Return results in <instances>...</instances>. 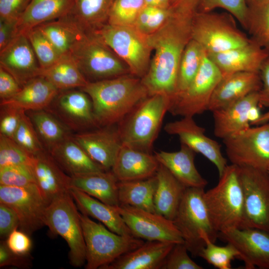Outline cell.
Listing matches in <instances>:
<instances>
[{"label": "cell", "instance_id": "ffe728a7", "mask_svg": "<svg viewBox=\"0 0 269 269\" xmlns=\"http://www.w3.org/2000/svg\"><path fill=\"white\" fill-rule=\"evenodd\" d=\"M72 138L105 170H111L122 146L118 125L100 127L76 133Z\"/></svg>", "mask_w": 269, "mask_h": 269}, {"label": "cell", "instance_id": "6125c7cd", "mask_svg": "<svg viewBox=\"0 0 269 269\" xmlns=\"http://www.w3.org/2000/svg\"><path fill=\"white\" fill-rule=\"evenodd\" d=\"M268 122H269V110L263 114H261L260 117L251 123V125L258 126Z\"/></svg>", "mask_w": 269, "mask_h": 269}, {"label": "cell", "instance_id": "4dcf8cb0", "mask_svg": "<svg viewBox=\"0 0 269 269\" xmlns=\"http://www.w3.org/2000/svg\"><path fill=\"white\" fill-rule=\"evenodd\" d=\"M155 175V212L173 221L187 187L160 163Z\"/></svg>", "mask_w": 269, "mask_h": 269}, {"label": "cell", "instance_id": "277c9868", "mask_svg": "<svg viewBox=\"0 0 269 269\" xmlns=\"http://www.w3.org/2000/svg\"><path fill=\"white\" fill-rule=\"evenodd\" d=\"M170 100L166 95H149L118 125L123 144L151 153Z\"/></svg>", "mask_w": 269, "mask_h": 269}, {"label": "cell", "instance_id": "ee69618b", "mask_svg": "<svg viewBox=\"0 0 269 269\" xmlns=\"http://www.w3.org/2000/svg\"><path fill=\"white\" fill-rule=\"evenodd\" d=\"M173 12L170 7L144 6L138 15L134 27L143 34H150L162 27Z\"/></svg>", "mask_w": 269, "mask_h": 269}, {"label": "cell", "instance_id": "e575fe53", "mask_svg": "<svg viewBox=\"0 0 269 269\" xmlns=\"http://www.w3.org/2000/svg\"><path fill=\"white\" fill-rule=\"evenodd\" d=\"M44 148L49 152L72 135V132L45 109L25 111Z\"/></svg>", "mask_w": 269, "mask_h": 269}, {"label": "cell", "instance_id": "6da1fadb", "mask_svg": "<svg viewBox=\"0 0 269 269\" xmlns=\"http://www.w3.org/2000/svg\"><path fill=\"white\" fill-rule=\"evenodd\" d=\"M194 15L173 11L162 27L146 36L155 51L148 70L141 79L149 95L163 94L170 100L175 95L179 63L191 39Z\"/></svg>", "mask_w": 269, "mask_h": 269}, {"label": "cell", "instance_id": "f907efd6", "mask_svg": "<svg viewBox=\"0 0 269 269\" xmlns=\"http://www.w3.org/2000/svg\"><path fill=\"white\" fill-rule=\"evenodd\" d=\"M25 112L12 107L0 106V134L12 139Z\"/></svg>", "mask_w": 269, "mask_h": 269}, {"label": "cell", "instance_id": "d4e9b609", "mask_svg": "<svg viewBox=\"0 0 269 269\" xmlns=\"http://www.w3.org/2000/svg\"><path fill=\"white\" fill-rule=\"evenodd\" d=\"M159 163L154 154L123 143L111 170L119 181L154 176Z\"/></svg>", "mask_w": 269, "mask_h": 269}, {"label": "cell", "instance_id": "1f68e13d", "mask_svg": "<svg viewBox=\"0 0 269 269\" xmlns=\"http://www.w3.org/2000/svg\"><path fill=\"white\" fill-rule=\"evenodd\" d=\"M118 180L111 170L71 176L70 188H74L109 205H120Z\"/></svg>", "mask_w": 269, "mask_h": 269}, {"label": "cell", "instance_id": "7a4b0ae2", "mask_svg": "<svg viewBox=\"0 0 269 269\" xmlns=\"http://www.w3.org/2000/svg\"><path fill=\"white\" fill-rule=\"evenodd\" d=\"M127 74L88 82L79 89L91 99L99 127L117 125L149 95L141 79Z\"/></svg>", "mask_w": 269, "mask_h": 269}, {"label": "cell", "instance_id": "d6986e66", "mask_svg": "<svg viewBox=\"0 0 269 269\" xmlns=\"http://www.w3.org/2000/svg\"><path fill=\"white\" fill-rule=\"evenodd\" d=\"M259 92L212 112L214 135L222 139L243 131L258 119L260 111Z\"/></svg>", "mask_w": 269, "mask_h": 269}, {"label": "cell", "instance_id": "9a60e30c", "mask_svg": "<svg viewBox=\"0 0 269 269\" xmlns=\"http://www.w3.org/2000/svg\"><path fill=\"white\" fill-rule=\"evenodd\" d=\"M116 207L134 236L146 241L184 243L172 220L156 212L127 205Z\"/></svg>", "mask_w": 269, "mask_h": 269}, {"label": "cell", "instance_id": "7c38bea8", "mask_svg": "<svg viewBox=\"0 0 269 269\" xmlns=\"http://www.w3.org/2000/svg\"><path fill=\"white\" fill-rule=\"evenodd\" d=\"M244 193L242 228L269 232V174L248 166H238Z\"/></svg>", "mask_w": 269, "mask_h": 269}, {"label": "cell", "instance_id": "bcb514c9", "mask_svg": "<svg viewBox=\"0 0 269 269\" xmlns=\"http://www.w3.org/2000/svg\"><path fill=\"white\" fill-rule=\"evenodd\" d=\"M12 139L22 149L33 156L45 149L25 112Z\"/></svg>", "mask_w": 269, "mask_h": 269}, {"label": "cell", "instance_id": "680465c9", "mask_svg": "<svg viewBox=\"0 0 269 269\" xmlns=\"http://www.w3.org/2000/svg\"><path fill=\"white\" fill-rule=\"evenodd\" d=\"M17 20L0 19V51L17 35Z\"/></svg>", "mask_w": 269, "mask_h": 269}, {"label": "cell", "instance_id": "7402d4cb", "mask_svg": "<svg viewBox=\"0 0 269 269\" xmlns=\"http://www.w3.org/2000/svg\"><path fill=\"white\" fill-rule=\"evenodd\" d=\"M32 169L36 184L48 205L69 192L71 176L46 150L34 155Z\"/></svg>", "mask_w": 269, "mask_h": 269}, {"label": "cell", "instance_id": "e0dca14e", "mask_svg": "<svg viewBox=\"0 0 269 269\" xmlns=\"http://www.w3.org/2000/svg\"><path fill=\"white\" fill-rule=\"evenodd\" d=\"M218 239L235 247L245 269H269V232L256 228H232L219 232Z\"/></svg>", "mask_w": 269, "mask_h": 269}, {"label": "cell", "instance_id": "60d3db41", "mask_svg": "<svg viewBox=\"0 0 269 269\" xmlns=\"http://www.w3.org/2000/svg\"><path fill=\"white\" fill-rule=\"evenodd\" d=\"M248 19L246 29L251 38L259 40L269 28V0H246Z\"/></svg>", "mask_w": 269, "mask_h": 269}, {"label": "cell", "instance_id": "3957f363", "mask_svg": "<svg viewBox=\"0 0 269 269\" xmlns=\"http://www.w3.org/2000/svg\"><path fill=\"white\" fill-rule=\"evenodd\" d=\"M204 197L212 223L218 233L242 228L244 193L238 166L227 165L217 184L205 191Z\"/></svg>", "mask_w": 269, "mask_h": 269}, {"label": "cell", "instance_id": "ab89813d", "mask_svg": "<svg viewBox=\"0 0 269 269\" xmlns=\"http://www.w3.org/2000/svg\"><path fill=\"white\" fill-rule=\"evenodd\" d=\"M201 238L205 245L198 256L219 269H232V261L239 257V253L235 247L230 243L225 246H217L210 241L205 233L201 235Z\"/></svg>", "mask_w": 269, "mask_h": 269}, {"label": "cell", "instance_id": "11a10c76", "mask_svg": "<svg viewBox=\"0 0 269 269\" xmlns=\"http://www.w3.org/2000/svg\"><path fill=\"white\" fill-rule=\"evenodd\" d=\"M31 0H0V19L18 20Z\"/></svg>", "mask_w": 269, "mask_h": 269}, {"label": "cell", "instance_id": "94428289", "mask_svg": "<svg viewBox=\"0 0 269 269\" xmlns=\"http://www.w3.org/2000/svg\"><path fill=\"white\" fill-rule=\"evenodd\" d=\"M171 0H144V6L170 8Z\"/></svg>", "mask_w": 269, "mask_h": 269}, {"label": "cell", "instance_id": "4fadbf2b", "mask_svg": "<svg viewBox=\"0 0 269 269\" xmlns=\"http://www.w3.org/2000/svg\"><path fill=\"white\" fill-rule=\"evenodd\" d=\"M231 164L264 171L269 167V122L239 132L223 139Z\"/></svg>", "mask_w": 269, "mask_h": 269}, {"label": "cell", "instance_id": "db71d44e", "mask_svg": "<svg viewBox=\"0 0 269 269\" xmlns=\"http://www.w3.org/2000/svg\"><path fill=\"white\" fill-rule=\"evenodd\" d=\"M29 236L17 229L13 231L5 241L8 249L12 252L20 255H27L30 254L32 247Z\"/></svg>", "mask_w": 269, "mask_h": 269}, {"label": "cell", "instance_id": "52a82bcc", "mask_svg": "<svg viewBox=\"0 0 269 269\" xmlns=\"http://www.w3.org/2000/svg\"><path fill=\"white\" fill-rule=\"evenodd\" d=\"M191 38L207 53L224 52L252 41L237 27L233 16L228 13L196 11L191 24Z\"/></svg>", "mask_w": 269, "mask_h": 269}, {"label": "cell", "instance_id": "9c48e42d", "mask_svg": "<svg viewBox=\"0 0 269 269\" xmlns=\"http://www.w3.org/2000/svg\"><path fill=\"white\" fill-rule=\"evenodd\" d=\"M78 209L69 192L51 202L45 214V226L53 235H59L66 242L69 263L75 268L86 263L85 243Z\"/></svg>", "mask_w": 269, "mask_h": 269}, {"label": "cell", "instance_id": "f546056e", "mask_svg": "<svg viewBox=\"0 0 269 269\" xmlns=\"http://www.w3.org/2000/svg\"><path fill=\"white\" fill-rule=\"evenodd\" d=\"M75 0H31L17 20V34H25L42 23L67 16Z\"/></svg>", "mask_w": 269, "mask_h": 269}, {"label": "cell", "instance_id": "be15d7a7", "mask_svg": "<svg viewBox=\"0 0 269 269\" xmlns=\"http://www.w3.org/2000/svg\"><path fill=\"white\" fill-rule=\"evenodd\" d=\"M268 173L269 174V167L268 169Z\"/></svg>", "mask_w": 269, "mask_h": 269}, {"label": "cell", "instance_id": "8fae6325", "mask_svg": "<svg viewBox=\"0 0 269 269\" xmlns=\"http://www.w3.org/2000/svg\"><path fill=\"white\" fill-rule=\"evenodd\" d=\"M222 74L205 51L200 67L182 93L170 100L168 112L173 116L192 117L208 111L213 92Z\"/></svg>", "mask_w": 269, "mask_h": 269}, {"label": "cell", "instance_id": "cb8c5ba5", "mask_svg": "<svg viewBox=\"0 0 269 269\" xmlns=\"http://www.w3.org/2000/svg\"><path fill=\"white\" fill-rule=\"evenodd\" d=\"M259 72H239L223 76L216 86L208 111L224 108L262 88Z\"/></svg>", "mask_w": 269, "mask_h": 269}, {"label": "cell", "instance_id": "7dc6e473", "mask_svg": "<svg viewBox=\"0 0 269 269\" xmlns=\"http://www.w3.org/2000/svg\"><path fill=\"white\" fill-rule=\"evenodd\" d=\"M218 7L227 10L246 29L248 19L246 0H200L197 11L208 12Z\"/></svg>", "mask_w": 269, "mask_h": 269}, {"label": "cell", "instance_id": "f1b7e54d", "mask_svg": "<svg viewBox=\"0 0 269 269\" xmlns=\"http://www.w3.org/2000/svg\"><path fill=\"white\" fill-rule=\"evenodd\" d=\"M69 192L82 214L98 220L118 234L133 236L116 207L74 188H71Z\"/></svg>", "mask_w": 269, "mask_h": 269}, {"label": "cell", "instance_id": "8d00e7d4", "mask_svg": "<svg viewBox=\"0 0 269 269\" xmlns=\"http://www.w3.org/2000/svg\"><path fill=\"white\" fill-rule=\"evenodd\" d=\"M156 185L155 175L144 179L119 181L118 191L120 204L155 212L153 200Z\"/></svg>", "mask_w": 269, "mask_h": 269}, {"label": "cell", "instance_id": "f5cc1de1", "mask_svg": "<svg viewBox=\"0 0 269 269\" xmlns=\"http://www.w3.org/2000/svg\"><path fill=\"white\" fill-rule=\"evenodd\" d=\"M19 220L16 212L7 205L0 202V237L5 240L14 230L19 229Z\"/></svg>", "mask_w": 269, "mask_h": 269}, {"label": "cell", "instance_id": "5bb4252c", "mask_svg": "<svg viewBox=\"0 0 269 269\" xmlns=\"http://www.w3.org/2000/svg\"><path fill=\"white\" fill-rule=\"evenodd\" d=\"M0 202L16 212L20 222L19 229L29 236L45 226L48 204L36 184L24 187L0 185Z\"/></svg>", "mask_w": 269, "mask_h": 269}, {"label": "cell", "instance_id": "ba28073f", "mask_svg": "<svg viewBox=\"0 0 269 269\" xmlns=\"http://www.w3.org/2000/svg\"><path fill=\"white\" fill-rule=\"evenodd\" d=\"M127 64L133 75L143 78L149 67L150 50L146 36L134 26L103 24L91 31Z\"/></svg>", "mask_w": 269, "mask_h": 269}, {"label": "cell", "instance_id": "484cf974", "mask_svg": "<svg viewBox=\"0 0 269 269\" xmlns=\"http://www.w3.org/2000/svg\"><path fill=\"white\" fill-rule=\"evenodd\" d=\"M175 244L146 241L101 269H161Z\"/></svg>", "mask_w": 269, "mask_h": 269}, {"label": "cell", "instance_id": "5b68a950", "mask_svg": "<svg viewBox=\"0 0 269 269\" xmlns=\"http://www.w3.org/2000/svg\"><path fill=\"white\" fill-rule=\"evenodd\" d=\"M204 188L187 187L173 220L180 231L184 244L193 256L197 257L205 247L202 239L207 234L213 243L218 239L204 197Z\"/></svg>", "mask_w": 269, "mask_h": 269}, {"label": "cell", "instance_id": "d6a6232c", "mask_svg": "<svg viewBox=\"0 0 269 269\" xmlns=\"http://www.w3.org/2000/svg\"><path fill=\"white\" fill-rule=\"evenodd\" d=\"M49 153L70 176L106 170L91 159L72 136L57 145Z\"/></svg>", "mask_w": 269, "mask_h": 269}, {"label": "cell", "instance_id": "b9f144b4", "mask_svg": "<svg viewBox=\"0 0 269 269\" xmlns=\"http://www.w3.org/2000/svg\"><path fill=\"white\" fill-rule=\"evenodd\" d=\"M144 6V0H114L109 13V23L134 26L138 15Z\"/></svg>", "mask_w": 269, "mask_h": 269}, {"label": "cell", "instance_id": "44dd1931", "mask_svg": "<svg viewBox=\"0 0 269 269\" xmlns=\"http://www.w3.org/2000/svg\"><path fill=\"white\" fill-rule=\"evenodd\" d=\"M0 67L12 75L21 87L38 76L40 67L25 34H18L0 51Z\"/></svg>", "mask_w": 269, "mask_h": 269}, {"label": "cell", "instance_id": "74e56055", "mask_svg": "<svg viewBox=\"0 0 269 269\" xmlns=\"http://www.w3.org/2000/svg\"><path fill=\"white\" fill-rule=\"evenodd\" d=\"M114 0H75L70 12L67 15L87 32L99 27L108 19Z\"/></svg>", "mask_w": 269, "mask_h": 269}, {"label": "cell", "instance_id": "7bdbcfd3", "mask_svg": "<svg viewBox=\"0 0 269 269\" xmlns=\"http://www.w3.org/2000/svg\"><path fill=\"white\" fill-rule=\"evenodd\" d=\"M25 34L30 42L41 68L49 67L62 56L37 27L30 29Z\"/></svg>", "mask_w": 269, "mask_h": 269}, {"label": "cell", "instance_id": "c3c4849f", "mask_svg": "<svg viewBox=\"0 0 269 269\" xmlns=\"http://www.w3.org/2000/svg\"><path fill=\"white\" fill-rule=\"evenodd\" d=\"M36 184L31 167L10 165L0 167V185L24 187Z\"/></svg>", "mask_w": 269, "mask_h": 269}, {"label": "cell", "instance_id": "8992f818", "mask_svg": "<svg viewBox=\"0 0 269 269\" xmlns=\"http://www.w3.org/2000/svg\"><path fill=\"white\" fill-rule=\"evenodd\" d=\"M86 249V269H101L123 254L141 246L143 240L118 234L101 223L80 213Z\"/></svg>", "mask_w": 269, "mask_h": 269}, {"label": "cell", "instance_id": "91938a15", "mask_svg": "<svg viewBox=\"0 0 269 269\" xmlns=\"http://www.w3.org/2000/svg\"><path fill=\"white\" fill-rule=\"evenodd\" d=\"M200 0H171L170 7L175 12L194 14Z\"/></svg>", "mask_w": 269, "mask_h": 269}, {"label": "cell", "instance_id": "2e32d148", "mask_svg": "<svg viewBox=\"0 0 269 269\" xmlns=\"http://www.w3.org/2000/svg\"><path fill=\"white\" fill-rule=\"evenodd\" d=\"M45 110L71 132L79 133L99 127L91 99L80 89L59 91Z\"/></svg>", "mask_w": 269, "mask_h": 269}, {"label": "cell", "instance_id": "9f6ffc18", "mask_svg": "<svg viewBox=\"0 0 269 269\" xmlns=\"http://www.w3.org/2000/svg\"><path fill=\"white\" fill-rule=\"evenodd\" d=\"M20 89L21 87L13 76L0 67V101L12 97Z\"/></svg>", "mask_w": 269, "mask_h": 269}, {"label": "cell", "instance_id": "681fc988", "mask_svg": "<svg viewBox=\"0 0 269 269\" xmlns=\"http://www.w3.org/2000/svg\"><path fill=\"white\" fill-rule=\"evenodd\" d=\"M188 252L184 243L175 244L166 257L161 269H203L190 258Z\"/></svg>", "mask_w": 269, "mask_h": 269}, {"label": "cell", "instance_id": "4316f807", "mask_svg": "<svg viewBox=\"0 0 269 269\" xmlns=\"http://www.w3.org/2000/svg\"><path fill=\"white\" fill-rule=\"evenodd\" d=\"M196 152L186 145L181 143L179 150L155 152L158 162L165 167L186 187L203 188L207 181L197 169L194 159Z\"/></svg>", "mask_w": 269, "mask_h": 269}, {"label": "cell", "instance_id": "816d5d0a", "mask_svg": "<svg viewBox=\"0 0 269 269\" xmlns=\"http://www.w3.org/2000/svg\"><path fill=\"white\" fill-rule=\"evenodd\" d=\"M32 266L30 254L20 255L11 251L5 240L0 242V267H14L20 269H29Z\"/></svg>", "mask_w": 269, "mask_h": 269}, {"label": "cell", "instance_id": "6f0895ef", "mask_svg": "<svg viewBox=\"0 0 269 269\" xmlns=\"http://www.w3.org/2000/svg\"><path fill=\"white\" fill-rule=\"evenodd\" d=\"M259 73L262 83V88L259 91V106L269 108V51L261 64Z\"/></svg>", "mask_w": 269, "mask_h": 269}, {"label": "cell", "instance_id": "ac0fdd59", "mask_svg": "<svg viewBox=\"0 0 269 269\" xmlns=\"http://www.w3.org/2000/svg\"><path fill=\"white\" fill-rule=\"evenodd\" d=\"M164 130L169 134L178 136L181 143L211 161L216 167L219 177L222 174L228 164L221 152V145L205 134V129L198 125L193 117H183L179 120L168 122Z\"/></svg>", "mask_w": 269, "mask_h": 269}, {"label": "cell", "instance_id": "f35d334b", "mask_svg": "<svg viewBox=\"0 0 269 269\" xmlns=\"http://www.w3.org/2000/svg\"><path fill=\"white\" fill-rule=\"evenodd\" d=\"M205 53V50L199 43L192 38L190 40L181 58L176 92L171 99L182 93L189 86L200 67Z\"/></svg>", "mask_w": 269, "mask_h": 269}, {"label": "cell", "instance_id": "603a6c76", "mask_svg": "<svg viewBox=\"0 0 269 269\" xmlns=\"http://www.w3.org/2000/svg\"><path fill=\"white\" fill-rule=\"evenodd\" d=\"M269 49L252 38L245 45L216 53H207L220 70L222 77L239 72H259Z\"/></svg>", "mask_w": 269, "mask_h": 269}, {"label": "cell", "instance_id": "83f0119b", "mask_svg": "<svg viewBox=\"0 0 269 269\" xmlns=\"http://www.w3.org/2000/svg\"><path fill=\"white\" fill-rule=\"evenodd\" d=\"M59 90L41 76L36 77L21 87L12 97L0 101V106L25 111L45 109Z\"/></svg>", "mask_w": 269, "mask_h": 269}, {"label": "cell", "instance_id": "836d02e7", "mask_svg": "<svg viewBox=\"0 0 269 269\" xmlns=\"http://www.w3.org/2000/svg\"><path fill=\"white\" fill-rule=\"evenodd\" d=\"M37 27L61 56L70 55L77 43L89 33L67 16L45 22Z\"/></svg>", "mask_w": 269, "mask_h": 269}, {"label": "cell", "instance_id": "f6af8a7d", "mask_svg": "<svg viewBox=\"0 0 269 269\" xmlns=\"http://www.w3.org/2000/svg\"><path fill=\"white\" fill-rule=\"evenodd\" d=\"M34 156L20 147L12 138L0 134V167L24 165L32 167Z\"/></svg>", "mask_w": 269, "mask_h": 269}, {"label": "cell", "instance_id": "30bf717a", "mask_svg": "<svg viewBox=\"0 0 269 269\" xmlns=\"http://www.w3.org/2000/svg\"><path fill=\"white\" fill-rule=\"evenodd\" d=\"M70 55L88 82L127 74L119 57L91 32L77 43Z\"/></svg>", "mask_w": 269, "mask_h": 269}, {"label": "cell", "instance_id": "d590c367", "mask_svg": "<svg viewBox=\"0 0 269 269\" xmlns=\"http://www.w3.org/2000/svg\"><path fill=\"white\" fill-rule=\"evenodd\" d=\"M38 76L45 78L59 91L80 89L88 83L70 55H62L49 67L40 68Z\"/></svg>", "mask_w": 269, "mask_h": 269}]
</instances>
